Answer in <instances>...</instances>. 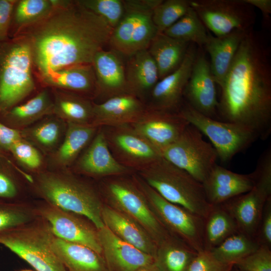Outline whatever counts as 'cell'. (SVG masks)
<instances>
[{"label": "cell", "instance_id": "cell-1", "mask_svg": "<svg viewBox=\"0 0 271 271\" xmlns=\"http://www.w3.org/2000/svg\"><path fill=\"white\" fill-rule=\"evenodd\" d=\"M219 88L218 119L267 139L271 133V59L263 35L253 28L247 32Z\"/></svg>", "mask_w": 271, "mask_h": 271}, {"label": "cell", "instance_id": "cell-2", "mask_svg": "<svg viewBox=\"0 0 271 271\" xmlns=\"http://www.w3.org/2000/svg\"><path fill=\"white\" fill-rule=\"evenodd\" d=\"M29 34L33 63L41 76L49 71L92 64L109 44L113 29L78 2L62 1Z\"/></svg>", "mask_w": 271, "mask_h": 271}, {"label": "cell", "instance_id": "cell-3", "mask_svg": "<svg viewBox=\"0 0 271 271\" xmlns=\"http://www.w3.org/2000/svg\"><path fill=\"white\" fill-rule=\"evenodd\" d=\"M138 172L163 198L203 218L212 207L202 184L162 156Z\"/></svg>", "mask_w": 271, "mask_h": 271}, {"label": "cell", "instance_id": "cell-4", "mask_svg": "<svg viewBox=\"0 0 271 271\" xmlns=\"http://www.w3.org/2000/svg\"><path fill=\"white\" fill-rule=\"evenodd\" d=\"M38 188L49 204L87 218L99 229L103 227L102 205L98 193L73 176L52 172L40 175Z\"/></svg>", "mask_w": 271, "mask_h": 271}, {"label": "cell", "instance_id": "cell-5", "mask_svg": "<svg viewBox=\"0 0 271 271\" xmlns=\"http://www.w3.org/2000/svg\"><path fill=\"white\" fill-rule=\"evenodd\" d=\"M54 237L46 221L27 223L0 233V244L37 271H67L52 249Z\"/></svg>", "mask_w": 271, "mask_h": 271}, {"label": "cell", "instance_id": "cell-6", "mask_svg": "<svg viewBox=\"0 0 271 271\" xmlns=\"http://www.w3.org/2000/svg\"><path fill=\"white\" fill-rule=\"evenodd\" d=\"M162 1H123V17L113 30L109 40L111 49L126 57L148 49L158 33L153 21V11Z\"/></svg>", "mask_w": 271, "mask_h": 271}, {"label": "cell", "instance_id": "cell-7", "mask_svg": "<svg viewBox=\"0 0 271 271\" xmlns=\"http://www.w3.org/2000/svg\"><path fill=\"white\" fill-rule=\"evenodd\" d=\"M252 173V188L222 204L234 218L239 232L255 238L264 206L271 197L270 147L262 154Z\"/></svg>", "mask_w": 271, "mask_h": 271}, {"label": "cell", "instance_id": "cell-8", "mask_svg": "<svg viewBox=\"0 0 271 271\" xmlns=\"http://www.w3.org/2000/svg\"><path fill=\"white\" fill-rule=\"evenodd\" d=\"M133 179L154 213L168 231L197 252L204 250V218L172 203L159 195L138 175Z\"/></svg>", "mask_w": 271, "mask_h": 271}, {"label": "cell", "instance_id": "cell-9", "mask_svg": "<svg viewBox=\"0 0 271 271\" xmlns=\"http://www.w3.org/2000/svg\"><path fill=\"white\" fill-rule=\"evenodd\" d=\"M103 187L107 199L114 207L141 225L157 246L172 235L157 218L133 179L129 181L112 178L104 183Z\"/></svg>", "mask_w": 271, "mask_h": 271}, {"label": "cell", "instance_id": "cell-10", "mask_svg": "<svg viewBox=\"0 0 271 271\" xmlns=\"http://www.w3.org/2000/svg\"><path fill=\"white\" fill-rule=\"evenodd\" d=\"M179 112L190 124L207 137L217 152L218 159L224 163L230 161L258 139L249 128L205 116L184 100Z\"/></svg>", "mask_w": 271, "mask_h": 271}, {"label": "cell", "instance_id": "cell-11", "mask_svg": "<svg viewBox=\"0 0 271 271\" xmlns=\"http://www.w3.org/2000/svg\"><path fill=\"white\" fill-rule=\"evenodd\" d=\"M202 135L189 124L175 142L160 152L163 158L202 184L218 159L215 149Z\"/></svg>", "mask_w": 271, "mask_h": 271}, {"label": "cell", "instance_id": "cell-12", "mask_svg": "<svg viewBox=\"0 0 271 271\" xmlns=\"http://www.w3.org/2000/svg\"><path fill=\"white\" fill-rule=\"evenodd\" d=\"M33 64L27 40L17 42L9 48L0 69V103L3 106L16 104L33 91Z\"/></svg>", "mask_w": 271, "mask_h": 271}, {"label": "cell", "instance_id": "cell-13", "mask_svg": "<svg viewBox=\"0 0 271 271\" xmlns=\"http://www.w3.org/2000/svg\"><path fill=\"white\" fill-rule=\"evenodd\" d=\"M190 6L215 36L247 31L256 20L254 8L244 0H191Z\"/></svg>", "mask_w": 271, "mask_h": 271}, {"label": "cell", "instance_id": "cell-14", "mask_svg": "<svg viewBox=\"0 0 271 271\" xmlns=\"http://www.w3.org/2000/svg\"><path fill=\"white\" fill-rule=\"evenodd\" d=\"M101 127L113 156L134 171L144 169L161 157L159 151L129 124Z\"/></svg>", "mask_w": 271, "mask_h": 271}, {"label": "cell", "instance_id": "cell-15", "mask_svg": "<svg viewBox=\"0 0 271 271\" xmlns=\"http://www.w3.org/2000/svg\"><path fill=\"white\" fill-rule=\"evenodd\" d=\"M183 98L198 112L218 119L216 83L203 48L198 47Z\"/></svg>", "mask_w": 271, "mask_h": 271}, {"label": "cell", "instance_id": "cell-16", "mask_svg": "<svg viewBox=\"0 0 271 271\" xmlns=\"http://www.w3.org/2000/svg\"><path fill=\"white\" fill-rule=\"evenodd\" d=\"M190 123L179 112L146 109L129 125L160 152L175 142Z\"/></svg>", "mask_w": 271, "mask_h": 271}, {"label": "cell", "instance_id": "cell-17", "mask_svg": "<svg viewBox=\"0 0 271 271\" xmlns=\"http://www.w3.org/2000/svg\"><path fill=\"white\" fill-rule=\"evenodd\" d=\"M198 47L191 43L181 65L158 81L147 100V107L179 112L184 102V90L191 74Z\"/></svg>", "mask_w": 271, "mask_h": 271}, {"label": "cell", "instance_id": "cell-18", "mask_svg": "<svg viewBox=\"0 0 271 271\" xmlns=\"http://www.w3.org/2000/svg\"><path fill=\"white\" fill-rule=\"evenodd\" d=\"M38 213L48 223L55 236L87 246L102 255L97 230L77 216L78 214L49 204L40 207Z\"/></svg>", "mask_w": 271, "mask_h": 271}, {"label": "cell", "instance_id": "cell-19", "mask_svg": "<svg viewBox=\"0 0 271 271\" xmlns=\"http://www.w3.org/2000/svg\"><path fill=\"white\" fill-rule=\"evenodd\" d=\"M108 271H136L155 263V258L122 240L107 227L97 229Z\"/></svg>", "mask_w": 271, "mask_h": 271}, {"label": "cell", "instance_id": "cell-20", "mask_svg": "<svg viewBox=\"0 0 271 271\" xmlns=\"http://www.w3.org/2000/svg\"><path fill=\"white\" fill-rule=\"evenodd\" d=\"M122 56L112 49H103L93 59L92 65L96 78V96L101 97L103 101L115 96L130 93Z\"/></svg>", "mask_w": 271, "mask_h": 271}, {"label": "cell", "instance_id": "cell-21", "mask_svg": "<svg viewBox=\"0 0 271 271\" xmlns=\"http://www.w3.org/2000/svg\"><path fill=\"white\" fill-rule=\"evenodd\" d=\"M75 167L80 173L97 177L125 175L134 171L120 164L113 156L101 127L76 161Z\"/></svg>", "mask_w": 271, "mask_h": 271}, {"label": "cell", "instance_id": "cell-22", "mask_svg": "<svg viewBox=\"0 0 271 271\" xmlns=\"http://www.w3.org/2000/svg\"><path fill=\"white\" fill-rule=\"evenodd\" d=\"M202 185L207 201L215 205L250 190L254 178L252 173L239 174L216 164Z\"/></svg>", "mask_w": 271, "mask_h": 271}, {"label": "cell", "instance_id": "cell-23", "mask_svg": "<svg viewBox=\"0 0 271 271\" xmlns=\"http://www.w3.org/2000/svg\"><path fill=\"white\" fill-rule=\"evenodd\" d=\"M147 108L144 102L127 93L93 103L92 123L98 127L130 124L135 122Z\"/></svg>", "mask_w": 271, "mask_h": 271}, {"label": "cell", "instance_id": "cell-24", "mask_svg": "<svg viewBox=\"0 0 271 271\" xmlns=\"http://www.w3.org/2000/svg\"><path fill=\"white\" fill-rule=\"evenodd\" d=\"M102 218L104 225L118 237L155 258L158 246L138 222L108 206L103 207Z\"/></svg>", "mask_w": 271, "mask_h": 271}, {"label": "cell", "instance_id": "cell-25", "mask_svg": "<svg viewBox=\"0 0 271 271\" xmlns=\"http://www.w3.org/2000/svg\"><path fill=\"white\" fill-rule=\"evenodd\" d=\"M128 57L125 70L129 91L146 104L151 92L159 80L158 68L148 49Z\"/></svg>", "mask_w": 271, "mask_h": 271}, {"label": "cell", "instance_id": "cell-26", "mask_svg": "<svg viewBox=\"0 0 271 271\" xmlns=\"http://www.w3.org/2000/svg\"><path fill=\"white\" fill-rule=\"evenodd\" d=\"M248 31L235 30L222 36H215L209 33L203 48L210 56L211 72L216 84L219 87L222 83L239 45Z\"/></svg>", "mask_w": 271, "mask_h": 271}, {"label": "cell", "instance_id": "cell-27", "mask_svg": "<svg viewBox=\"0 0 271 271\" xmlns=\"http://www.w3.org/2000/svg\"><path fill=\"white\" fill-rule=\"evenodd\" d=\"M52 248L67 271H108L102 255L87 246L54 236Z\"/></svg>", "mask_w": 271, "mask_h": 271}, {"label": "cell", "instance_id": "cell-28", "mask_svg": "<svg viewBox=\"0 0 271 271\" xmlns=\"http://www.w3.org/2000/svg\"><path fill=\"white\" fill-rule=\"evenodd\" d=\"M42 77L49 85L85 97L96 96V78L92 64L76 65L49 71Z\"/></svg>", "mask_w": 271, "mask_h": 271}, {"label": "cell", "instance_id": "cell-29", "mask_svg": "<svg viewBox=\"0 0 271 271\" xmlns=\"http://www.w3.org/2000/svg\"><path fill=\"white\" fill-rule=\"evenodd\" d=\"M190 43L158 33L148 50L155 61L159 80L175 71L183 62Z\"/></svg>", "mask_w": 271, "mask_h": 271}, {"label": "cell", "instance_id": "cell-30", "mask_svg": "<svg viewBox=\"0 0 271 271\" xmlns=\"http://www.w3.org/2000/svg\"><path fill=\"white\" fill-rule=\"evenodd\" d=\"M62 143L54 154L55 163L62 166L72 164L93 138L99 127L93 123L67 122Z\"/></svg>", "mask_w": 271, "mask_h": 271}, {"label": "cell", "instance_id": "cell-31", "mask_svg": "<svg viewBox=\"0 0 271 271\" xmlns=\"http://www.w3.org/2000/svg\"><path fill=\"white\" fill-rule=\"evenodd\" d=\"M238 232L237 224L226 207L222 204L213 205L204 220V250H212Z\"/></svg>", "mask_w": 271, "mask_h": 271}, {"label": "cell", "instance_id": "cell-32", "mask_svg": "<svg viewBox=\"0 0 271 271\" xmlns=\"http://www.w3.org/2000/svg\"><path fill=\"white\" fill-rule=\"evenodd\" d=\"M197 253L171 235L158 246L155 263L160 271H187Z\"/></svg>", "mask_w": 271, "mask_h": 271}, {"label": "cell", "instance_id": "cell-33", "mask_svg": "<svg viewBox=\"0 0 271 271\" xmlns=\"http://www.w3.org/2000/svg\"><path fill=\"white\" fill-rule=\"evenodd\" d=\"M93 103L87 98L75 93L58 95L53 105V112L66 122L92 123Z\"/></svg>", "mask_w": 271, "mask_h": 271}, {"label": "cell", "instance_id": "cell-34", "mask_svg": "<svg viewBox=\"0 0 271 271\" xmlns=\"http://www.w3.org/2000/svg\"><path fill=\"white\" fill-rule=\"evenodd\" d=\"M259 246L255 238L238 232L209 251L220 261L233 266L256 250Z\"/></svg>", "mask_w": 271, "mask_h": 271}, {"label": "cell", "instance_id": "cell-35", "mask_svg": "<svg viewBox=\"0 0 271 271\" xmlns=\"http://www.w3.org/2000/svg\"><path fill=\"white\" fill-rule=\"evenodd\" d=\"M163 33L173 38L192 43L203 48L209 32L199 17L191 7L187 13Z\"/></svg>", "mask_w": 271, "mask_h": 271}, {"label": "cell", "instance_id": "cell-36", "mask_svg": "<svg viewBox=\"0 0 271 271\" xmlns=\"http://www.w3.org/2000/svg\"><path fill=\"white\" fill-rule=\"evenodd\" d=\"M53 105L48 91L43 90L26 102L14 107L10 114L18 125L26 126L53 112Z\"/></svg>", "mask_w": 271, "mask_h": 271}, {"label": "cell", "instance_id": "cell-37", "mask_svg": "<svg viewBox=\"0 0 271 271\" xmlns=\"http://www.w3.org/2000/svg\"><path fill=\"white\" fill-rule=\"evenodd\" d=\"M190 8V0H162L153 11V21L158 33H163Z\"/></svg>", "mask_w": 271, "mask_h": 271}, {"label": "cell", "instance_id": "cell-38", "mask_svg": "<svg viewBox=\"0 0 271 271\" xmlns=\"http://www.w3.org/2000/svg\"><path fill=\"white\" fill-rule=\"evenodd\" d=\"M54 8L52 0H21L16 8V23L22 27L34 24L48 17Z\"/></svg>", "mask_w": 271, "mask_h": 271}, {"label": "cell", "instance_id": "cell-39", "mask_svg": "<svg viewBox=\"0 0 271 271\" xmlns=\"http://www.w3.org/2000/svg\"><path fill=\"white\" fill-rule=\"evenodd\" d=\"M63 128L60 120L50 118L28 129L27 135L39 147L50 150L55 148L60 140Z\"/></svg>", "mask_w": 271, "mask_h": 271}, {"label": "cell", "instance_id": "cell-40", "mask_svg": "<svg viewBox=\"0 0 271 271\" xmlns=\"http://www.w3.org/2000/svg\"><path fill=\"white\" fill-rule=\"evenodd\" d=\"M79 3L84 8L103 19L113 30L122 19L123 1L81 0Z\"/></svg>", "mask_w": 271, "mask_h": 271}, {"label": "cell", "instance_id": "cell-41", "mask_svg": "<svg viewBox=\"0 0 271 271\" xmlns=\"http://www.w3.org/2000/svg\"><path fill=\"white\" fill-rule=\"evenodd\" d=\"M32 212L21 206L0 201V233L29 223Z\"/></svg>", "mask_w": 271, "mask_h": 271}, {"label": "cell", "instance_id": "cell-42", "mask_svg": "<svg viewBox=\"0 0 271 271\" xmlns=\"http://www.w3.org/2000/svg\"><path fill=\"white\" fill-rule=\"evenodd\" d=\"M233 266L241 271H271V248L260 245Z\"/></svg>", "mask_w": 271, "mask_h": 271}, {"label": "cell", "instance_id": "cell-43", "mask_svg": "<svg viewBox=\"0 0 271 271\" xmlns=\"http://www.w3.org/2000/svg\"><path fill=\"white\" fill-rule=\"evenodd\" d=\"M9 150L21 163L29 169H37L42 164L40 152L23 139L14 144Z\"/></svg>", "mask_w": 271, "mask_h": 271}, {"label": "cell", "instance_id": "cell-44", "mask_svg": "<svg viewBox=\"0 0 271 271\" xmlns=\"http://www.w3.org/2000/svg\"><path fill=\"white\" fill-rule=\"evenodd\" d=\"M233 266L222 263L210 251L204 250L197 253L187 271H228Z\"/></svg>", "mask_w": 271, "mask_h": 271}, {"label": "cell", "instance_id": "cell-45", "mask_svg": "<svg viewBox=\"0 0 271 271\" xmlns=\"http://www.w3.org/2000/svg\"><path fill=\"white\" fill-rule=\"evenodd\" d=\"M255 238L260 245L271 248V197L264 206Z\"/></svg>", "mask_w": 271, "mask_h": 271}, {"label": "cell", "instance_id": "cell-46", "mask_svg": "<svg viewBox=\"0 0 271 271\" xmlns=\"http://www.w3.org/2000/svg\"><path fill=\"white\" fill-rule=\"evenodd\" d=\"M15 1L0 0V40L7 35Z\"/></svg>", "mask_w": 271, "mask_h": 271}, {"label": "cell", "instance_id": "cell-47", "mask_svg": "<svg viewBox=\"0 0 271 271\" xmlns=\"http://www.w3.org/2000/svg\"><path fill=\"white\" fill-rule=\"evenodd\" d=\"M18 192L14 180L9 175L0 171V199L3 202L4 200L12 199L17 195Z\"/></svg>", "mask_w": 271, "mask_h": 271}, {"label": "cell", "instance_id": "cell-48", "mask_svg": "<svg viewBox=\"0 0 271 271\" xmlns=\"http://www.w3.org/2000/svg\"><path fill=\"white\" fill-rule=\"evenodd\" d=\"M18 130L9 127L0 123V146L9 150L16 142L23 139Z\"/></svg>", "mask_w": 271, "mask_h": 271}, {"label": "cell", "instance_id": "cell-49", "mask_svg": "<svg viewBox=\"0 0 271 271\" xmlns=\"http://www.w3.org/2000/svg\"><path fill=\"white\" fill-rule=\"evenodd\" d=\"M252 7L258 8L262 13L264 27L269 28L270 24V0H244Z\"/></svg>", "mask_w": 271, "mask_h": 271}, {"label": "cell", "instance_id": "cell-50", "mask_svg": "<svg viewBox=\"0 0 271 271\" xmlns=\"http://www.w3.org/2000/svg\"><path fill=\"white\" fill-rule=\"evenodd\" d=\"M136 271H160V270L156 265L155 263H154L152 265L141 268Z\"/></svg>", "mask_w": 271, "mask_h": 271}, {"label": "cell", "instance_id": "cell-51", "mask_svg": "<svg viewBox=\"0 0 271 271\" xmlns=\"http://www.w3.org/2000/svg\"><path fill=\"white\" fill-rule=\"evenodd\" d=\"M231 271H241V270L238 269V268H237L236 267L233 266L231 269Z\"/></svg>", "mask_w": 271, "mask_h": 271}, {"label": "cell", "instance_id": "cell-52", "mask_svg": "<svg viewBox=\"0 0 271 271\" xmlns=\"http://www.w3.org/2000/svg\"><path fill=\"white\" fill-rule=\"evenodd\" d=\"M21 271H32V270H21Z\"/></svg>", "mask_w": 271, "mask_h": 271}, {"label": "cell", "instance_id": "cell-53", "mask_svg": "<svg viewBox=\"0 0 271 271\" xmlns=\"http://www.w3.org/2000/svg\"><path fill=\"white\" fill-rule=\"evenodd\" d=\"M231 269H230V270H228V271H231Z\"/></svg>", "mask_w": 271, "mask_h": 271}]
</instances>
